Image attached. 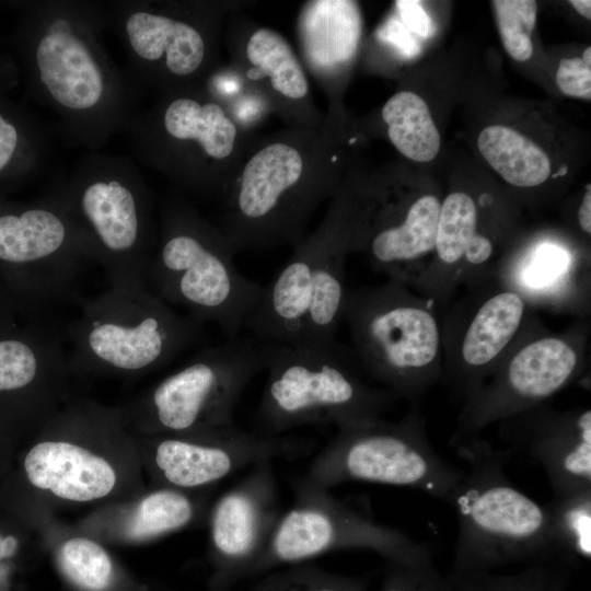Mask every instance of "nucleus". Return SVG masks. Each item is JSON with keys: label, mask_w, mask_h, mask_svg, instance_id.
<instances>
[{"label": "nucleus", "mask_w": 591, "mask_h": 591, "mask_svg": "<svg viewBox=\"0 0 591 591\" xmlns=\"http://www.w3.org/2000/svg\"><path fill=\"white\" fill-rule=\"evenodd\" d=\"M209 508L208 490L147 485L130 498L88 511L74 525L104 544L140 545L200 522Z\"/></svg>", "instance_id": "aec40b11"}, {"label": "nucleus", "mask_w": 591, "mask_h": 591, "mask_svg": "<svg viewBox=\"0 0 591 591\" xmlns=\"http://www.w3.org/2000/svg\"><path fill=\"white\" fill-rule=\"evenodd\" d=\"M438 305L406 285L347 290L345 321L360 367L397 398L419 406L443 375Z\"/></svg>", "instance_id": "423d86ee"}, {"label": "nucleus", "mask_w": 591, "mask_h": 591, "mask_svg": "<svg viewBox=\"0 0 591 591\" xmlns=\"http://www.w3.org/2000/svg\"><path fill=\"white\" fill-rule=\"evenodd\" d=\"M48 194L83 233L109 283L147 282L158 231L149 187L132 157L90 151Z\"/></svg>", "instance_id": "39448f33"}, {"label": "nucleus", "mask_w": 591, "mask_h": 591, "mask_svg": "<svg viewBox=\"0 0 591 591\" xmlns=\"http://www.w3.org/2000/svg\"><path fill=\"white\" fill-rule=\"evenodd\" d=\"M508 448L545 471L553 498L591 491V410L544 403L499 422Z\"/></svg>", "instance_id": "a211bd4d"}, {"label": "nucleus", "mask_w": 591, "mask_h": 591, "mask_svg": "<svg viewBox=\"0 0 591 591\" xmlns=\"http://www.w3.org/2000/svg\"><path fill=\"white\" fill-rule=\"evenodd\" d=\"M234 248L190 208L164 207L148 273L149 287L171 306L199 323L212 322L228 339L240 336L264 286L243 276L233 263Z\"/></svg>", "instance_id": "0eeeda50"}, {"label": "nucleus", "mask_w": 591, "mask_h": 591, "mask_svg": "<svg viewBox=\"0 0 591 591\" xmlns=\"http://www.w3.org/2000/svg\"><path fill=\"white\" fill-rule=\"evenodd\" d=\"M337 211L324 228L323 243L315 263L311 302L302 341L335 338L347 293L346 256L351 251L355 217Z\"/></svg>", "instance_id": "4be33fe9"}, {"label": "nucleus", "mask_w": 591, "mask_h": 591, "mask_svg": "<svg viewBox=\"0 0 591 591\" xmlns=\"http://www.w3.org/2000/svg\"><path fill=\"white\" fill-rule=\"evenodd\" d=\"M130 142L193 141L208 161H222L233 151L236 127L215 102L177 94L152 109L137 111L124 131Z\"/></svg>", "instance_id": "412c9836"}, {"label": "nucleus", "mask_w": 591, "mask_h": 591, "mask_svg": "<svg viewBox=\"0 0 591 591\" xmlns=\"http://www.w3.org/2000/svg\"><path fill=\"white\" fill-rule=\"evenodd\" d=\"M380 591H454L449 575L434 566L431 554L408 560H385Z\"/></svg>", "instance_id": "473e14b6"}, {"label": "nucleus", "mask_w": 591, "mask_h": 591, "mask_svg": "<svg viewBox=\"0 0 591 591\" xmlns=\"http://www.w3.org/2000/svg\"><path fill=\"white\" fill-rule=\"evenodd\" d=\"M569 4L584 19L591 20V1L590 0H570Z\"/></svg>", "instance_id": "58836bf2"}, {"label": "nucleus", "mask_w": 591, "mask_h": 591, "mask_svg": "<svg viewBox=\"0 0 591 591\" xmlns=\"http://www.w3.org/2000/svg\"><path fill=\"white\" fill-rule=\"evenodd\" d=\"M453 447L468 470L447 502L457 521L451 575L471 576L502 566L564 560L545 505L534 501L507 477L509 453L495 450L478 434Z\"/></svg>", "instance_id": "7ed1b4c3"}, {"label": "nucleus", "mask_w": 591, "mask_h": 591, "mask_svg": "<svg viewBox=\"0 0 591 591\" xmlns=\"http://www.w3.org/2000/svg\"><path fill=\"white\" fill-rule=\"evenodd\" d=\"M392 144L415 162L432 161L440 150L439 130L426 101L410 91L390 97L382 108Z\"/></svg>", "instance_id": "bb28decb"}, {"label": "nucleus", "mask_w": 591, "mask_h": 591, "mask_svg": "<svg viewBox=\"0 0 591 591\" xmlns=\"http://www.w3.org/2000/svg\"><path fill=\"white\" fill-rule=\"evenodd\" d=\"M8 39L27 94L49 109L60 131L99 151L124 132L138 111V91L108 56L102 2L35 0L13 3Z\"/></svg>", "instance_id": "f257e3e1"}, {"label": "nucleus", "mask_w": 591, "mask_h": 591, "mask_svg": "<svg viewBox=\"0 0 591 591\" xmlns=\"http://www.w3.org/2000/svg\"><path fill=\"white\" fill-rule=\"evenodd\" d=\"M202 324L177 313L147 282L109 283L67 326L71 375L136 378L195 345Z\"/></svg>", "instance_id": "20e7f679"}, {"label": "nucleus", "mask_w": 591, "mask_h": 591, "mask_svg": "<svg viewBox=\"0 0 591 591\" xmlns=\"http://www.w3.org/2000/svg\"><path fill=\"white\" fill-rule=\"evenodd\" d=\"M532 310L515 291L490 279L466 288L441 318L443 375L462 403L490 376Z\"/></svg>", "instance_id": "2eb2a0df"}, {"label": "nucleus", "mask_w": 591, "mask_h": 591, "mask_svg": "<svg viewBox=\"0 0 591 591\" xmlns=\"http://www.w3.org/2000/svg\"><path fill=\"white\" fill-rule=\"evenodd\" d=\"M564 560L577 567L591 556V491L553 498L545 505Z\"/></svg>", "instance_id": "c756f323"}, {"label": "nucleus", "mask_w": 591, "mask_h": 591, "mask_svg": "<svg viewBox=\"0 0 591 591\" xmlns=\"http://www.w3.org/2000/svg\"><path fill=\"white\" fill-rule=\"evenodd\" d=\"M359 367L352 349L335 338L273 345L259 405L269 433L305 425L341 429L381 418L397 397L366 382Z\"/></svg>", "instance_id": "6e6552de"}, {"label": "nucleus", "mask_w": 591, "mask_h": 591, "mask_svg": "<svg viewBox=\"0 0 591 591\" xmlns=\"http://www.w3.org/2000/svg\"><path fill=\"white\" fill-rule=\"evenodd\" d=\"M14 557H11V558H4V559H1L0 560V580L7 576L8 571H9V565H10V561H12Z\"/></svg>", "instance_id": "ea45409f"}, {"label": "nucleus", "mask_w": 591, "mask_h": 591, "mask_svg": "<svg viewBox=\"0 0 591 591\" xmlns=\"http://www.w3.org/2000/svg\"><path fill=\"white\" fill-rule=\"evenodd\" d=\"M395 4L406 30L422 38L430 36L432 23L419 1L401 0Z\"/></svg>", "instance_id": "f704fd0d"}, {"label": "nucleus", "mask_w": 591, "mask_h": 591, "mask_svg": "<svg viewBox=\"0 0 591 591\" xmlns=\"http://www.w3.org/2000/svg\"><path fill=\"white\" fill-rule=\"evenodd\" d=\"M572 568L567 561L555 559L526 565L515 573L449 576L454 591H568Z\"/></svg>", "instance_id": "c85d7f7f"}, {"label": "nucleus", "mask_w": 591, "mask_h": 591, "mask_svg": "<svg viewBox=\"0 0 591 591\" xmlns=\"http://www.w3.org/2000/svg\"><path fill=\"white\" fill-rule=\"evenodd\" d=\"M577 222L584 235L591 234V186L587 185L581 202L577 210Z\"/></svg>", "instance_id": "c9c22d12"}, {"label": "nucleus", "mask_w": 591, "mask_h": 591, "mask_svg": "<svg viewBox=\"0 0 591 591\" xmlns=\"http://www.w3.org/2000/svg\"><path fill=\"white\" fill-rule=\"evenodd\" d=\"M271 461L252 466L208 511L212 589L229 591L251 577L280 517Z\"/></svg>", "instance_id": "f3484780"}, {"label": "nucleus", "mask_w": 591, "mask_h": 591, "mask_svg": "<svg viewBox=\"0 0 591 591\" xmlns=\"http://www.w3.org/2000/svg\"><path fill=\"white\" fill-rule=\"evenodd\" d=\"M477 148L487 163L513 187H538L552 174L547 153L532 139L509 126L485 127L478 135Z\"/></svg>", "instance_id": "a878e982"}, {"label": "nucleus", "mask_w": 591, "mask_h": 591, "mask_svg": "<svg viewBox=\"0 0 591 591\" xmlns=\"http://www.w3.org/2000/svg\"><path fill=\"white\" fill-rule=\"evenodd\" d=\"M248 61L270 79L273 88L286 97L299 100L308 93V81L292 48L277 32L259 28L246 45Z\"/></svg>", "instance_id": "cd10ccee"}, {"label": "nucleus", "mask_w": 591, "mask_h": 591, "mask_svg": "<svg viewBox=\"0 0 591 591\" xmlns=\"http://www.w3.org/2000/svg\"><path fill=\"white\" fill-rule=\"evenodd\" d=\"M589 340V317L577 318L561 332H552L532 311L495 371L463 403L451 444L547 403L579 380L587 368Z\"/></svg>", "instance_id": "9d476101"}, {"label": "nucleus", "mask_w": 591, "mask_h": 591, "mask_svg": "<svg viewBox=\"0 0 591 591\" xmlns=\"http://www.w3.org/2000/svg\"><path fill=\"white\" fill-rule=\"evenodd\" d=\"M555 79L563 94L590 100L591 47H587L581 57L560 59Z\"/></svg>", "instance_id": "72a5a7b5"}, {"label": "nucleus", "mask_w": 591, "mask_h": 591, "mask_svg": "<svg viewBox=\"0 0 591 591\" xmlns=\"http://www.w3.org/2000/svg\"><path fill=\"white\" fill-rule=\"evenodd\" d=\"M91 263L85 236L51 195L30 205L0 196V265L37 306L76 300L80 275Z\"/></svg>", "instance_id": "ddd939ff"}, {"label": "nucleus", "mask_w": 591, "mask_h": 591, "mask_svg": "<svg viewBox=\"0 0 591 591\" xmlns=\"http://www.w3.org/2000/svg\"><path fill=\"white\" fill-rule=\"evenodd\" d=\"M463 474L433 450L420 407L412 406L398 421L338 429L304 479L326 489L352 480L409 487L448 502Z\"/></svg>", "instance_id": "9b49d317"}, {"label": "nucleus", "mask_w": 591, "mask_h": 591, "mask_svg": "<svg viewBox=\"0 0 591 591\" xmlns=\"http://www.w3.org/2000/svg\"><path fill=\"white\" fill-rule=\"evenodd\" d=\"M47 551L78 591H112L118 581L116 563L104 543L51 517L46 524Z\"/></svg>", "instance_id": "393cba45"}, {"label": "nucleus", "mask_w": 591, "mask_h": 591, "mask_svg": "<svg viewBox=\"0 0 591 591\" xmlns=\"http://www.w3.org/2000/svg\"><path fill=\"white\" fill-rule=\"evenodd\" d=\"M22 466L40 508L54 515L90 511L147 487L136 438L120 407L73 393L36 433Z\"/></svg>", "instance_id": "f03ea898"}, {"label": "nucleus", "mask_w": 591, "mask_h": 591, "mask_svg": "<svg viewBox=\"0 0 591 591\" xmlns=\"http://www.w3.org/2000/svg\"><path fill=\"white\" fill-rule=\"evenodd\" d=\"M590 258L563 240L538 237L509 248L490 279L518 292L530 310L590 315Z\"/></svg>", "instance_id": "6ab92c4d"}, {"label": "nucleus", "mask_w": 591, "mask_h": 591, "mask_svg": "<svg viewBox=\"0 0 591 591\" xmlns=\"http://www.w3.org/2000/svg\"><path fill=\"white\" fill-rule=\"evenodd\" d=\"M361 30V14L355 1H310L299 19L303 51L320 70H332L348 62L357 51Z\"/></svg>", "instance_id": "b1692460"}, {"label": "nucleus", "mask_w": 591, "mask_h": 591, "mask_svg": "<svg viewBox=\"0 0 591 591\" xmlns=\"http://www.w3.org/2000/svg\"><path fill=\"white\" fill-rule=\"evenodd\" d=\"M19 83L15 76H0V196L34 178L49 153L44 127L10 97Z\"/></svg>", "instance_id": "5701e85b"}, {"label": "nucleus", "mask_w": 591, "mask_h": 591, "mask_svg": "<svg viewBox=\"0 0 591 591\" xmlns=\"http://www.w3.org/2000/svg\"><path fill=\"white\" fill-rule=\"evenodd\" d=\"M21 549L22 541L18 535L0 532V559L14 557Z\"/></svg>", "instance_id": "e433bc0d"}, {"label": "nucleus", "mask_w": 591, "mask_h": 591, "mask_svg": "<svg viewBox=\"0 0 591 591\" xmlns=\"http://www.w3.org/2000/svg\"><path fill=\"white\" fill-rule=\"evenodd\" d=\"M103 7L106 30L119 37L127 73L138 88L173 84L204 67L207 42L193 20L148 1H112Z\"/></svg>", "instance_id": "dca6fc26"}, {"label": "nucleus", "mask_w": 591, "mask_h": 591, "mask_svg": "<svg viewBox=\"0 0 591 591\" xmlns=\"http://www.w3.org/2000/svg\"><path fill=\"white\" fill-rule=\"evenodd\" d=\"M252 591H367L366 582L302 563L269 571Z\"/></svg>", "instance_id": "7c9ffc66"}, {"label": "nucleus", "mask_w": 591, "mask_h": 591, "mask_svg": "<svg viewBox=\"0 0 591 591\" xmlns=\"http://www.w3.org/2000/svg\"><path fill=\"white\" fill-rule=\"evenodd\" d=\"M150 485L207 491L245 467L294 459L312 449L304 438L243 430L235 424L185 433L134 434Z\"/></svg>", "instance_id": "4468645a"}, {"label": "nucleus", "mask_w": 591, "mask_h": 591, "mask_svg": "<svg viewBox=\"0 0 591 591\" xmlns=\"http://www.w3.org/2000/svg\"><path fill=\"white\" fill-rule=\"evenodd\" d=\"M273 345L241 335L208 346L120 407L134 434L185 433L234 424L250 381L266 370Z\"/></svg>", "instance_id": "1a4fd4ad"}, {"label": "nucleus", "mask_w": 591, "mask_h": 591, "mask_svg": "<svg viewBox=\"0 0 591 591\" xmlns=\"http://www.w3.org/2000/svg\"><path fill=\"white\" fill-rule=\"evenodd\" d=\"M3 74H19V70L12 55L0 50V76Z\"/></svg>", "instance_id": "4c0bfd02"}, {"label": "nucleus", "mask_w": 591, "mask_h": 591, "mask_svg": "<svg viewBox=\"0 0 591 591\" xmlns=\"http://www.w3.org/2000/svg\"><path fill=\"white\" fill-rule=\"evenodd\" d=\"M345 549L371 551L385 560L431 554L426 544L302 479L296 486L293 505L278 518L251 577Z\"/></svg>", "instance_id": "f8f14e48"}, {"label": "nucleus", "mask_w": 591, "mask_h": 591, "mask_svg": "<svg viewBox=\"0 0 591 591\" xmlns=\"http://www.w3.org/2000/svg\"><path fill=\"white\" fill-rule=\"evenodd\" d=\"M490 3L506 53L515 61L529 60L534 51L532 33L536 24V1L494 0Z\"/></svg>", "instance_id": "2f4dec72"}]
</instances>
